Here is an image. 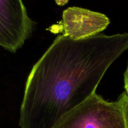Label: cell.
I'll return each instance as SVG.
<instances>
[{"label": "cell", "instance_id": "cell-4", "mask_svg": "<svg viewBox=\"0 0 128 128\" xmlns=\"http://www.w3.org/2000/svg\"><path fill=\"white\" fill-rule=\"evenodd\" d=\"M60 23L63 35L78 40L99 34L106 30L110 20L101 12L73 6L63 11Z\"/></svg>", "mask_w": 128, "mask_h": 128}, {"label": "cell", "instance_id": "cell-3", "mask_svg": "<svg viewBox=\"0 0 128 128\" xmlns=\"http://www.w3.org/2000/svg\"><path fill=\"white\" fill-rule=\"evenodd\" d=\"M35 22L22 0H0V46L15 53L32 36Z\"/></svg>", "mask_w": 128, "mask_h": 128}, {"label": "cell", "instance_id": "cell-5", "mask_svg": "<svg viewBox=\"0 0 128 128\" xmlns=\"http://www.w3.org/2000/svg\"><path fill=\"white\" fill-rule=\"evenodd\" d=\"M120 99L121 100V103H122L126 128H128V92L126 91L122 92L120 96Z\"/></svg>", "mask_w": 128, "mask_h": 128}, {"label": "cell", "instance_id": "cell-6", "mask_svg": "<svg viewBox=\"0 0 128 128\" xmlns=\"http://www.w3.org/2000/svg\"><path fill=\"white\" fill-rule=\"evenodd\" d=\"M124 89L126 90L125 91L128 92V62L127 68L124 74Z\"/></svg>", "mask_w": 128, "mask_h": 128}, {"label": "cell", "instance_id": "cell-2", "mask_svg": "<svg viewBox=\"0 0 128 128\" xmlns=\"http://www.w3.org/2000/svg\"><path fill=\"white\" fill-rule=\"evenodd\" d=\"M53 128H126L121 100L110 102L95 92Z\"/></svg>", "mask_w": 128, "mask_h": 128}, {"label": "cell", "instance_id": "cell-1", "mask_svg": "<svg viewBox=\"0 0 128 128\" xmlns=\"http://www.w3.org/2000/svg\"><path fill=\"white\" fill-rule=\"evenodd\" d=\"M127 50L128 32L78 40L59 35L29 74L20 127L53 128L96 92L106 71Z\"/></svg>", "mask_w": 128, "mask_h": 128}, {"label": "cell", "instance_id": "cell-7", "mask_svg": "<svg viewBox=\"0 0 128 128\" xmlns=\"http://www.w3.org/2000/svg\"><path fill=\"white\" fill-rule=\"evenodd\" d=\"M55 2L58 6H64L69 2V0H55Z\"/></svg>", "mask_w": 128, "mask_h": 128}]
</instances>
